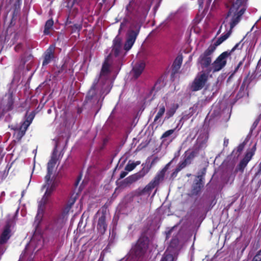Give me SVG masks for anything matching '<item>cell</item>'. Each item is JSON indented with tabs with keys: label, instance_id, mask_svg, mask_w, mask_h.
Wrapping results in <instances>:
<instances>
[{
	"label": "cell",
	"instance_id": "9",
	"mask_svg": "<svg viewBox=\"0 0 261 261\" xmlns=\"http://www.w3.org/2000/svg\"><path fill=\"white\" fill-rule=\"evenodd\" d=\"M245 9L243 8L241 10H240L239 12H237V14L235 15L234 17H233L232 20L230 24V29H231L230 30H232V29H233L239 23L243 15L245 13Z\"/></svg>",
	"mask_w": 261,
	"mask_h": 261
},
{
	"label": "cell",
	"instance_id": "4",
	"mask_svg": "<svg viewBox=\"0 0 261 261\" xmlns=\"http://www.w3.org/2000/svg\"><path fill=\"white\" fill-rule=\"evenodd\" d=\"M136 36L137 33L134 31H131L129 33L128 36L124 45V50L125 51H128L131 49L133 44L135 43Z\"/></svg>",
	"mask_w": 261,
	"mask_h": 261
},
{
	"label": "cell",
	"instance_id": "7",
	"mask_svg": "<svg viewBox=\"0 0 261 261\" xmlns=\"http://www.w3.org/2000/svg\"><path fill=\"white\" fill-rule=\"evenodd\" d=\"M167 169L165 168L163 170H162L160 174H159L157 176L154 180H153L152 182H151L149 185H147V186L145 187V188L144 189V191L145 192H147L148 191L152 189L155 186H156L157 184H158L160 181L162 180L163 178L164 175H165V171Z\"/></svg>",
	"mask_w": 261,
	"mask_h": 261
},
{
	"label": "cell",
	"instance_id": "17",
	"mask_svg": "<svg viewBox=\"0 0 261 261\" xmlns=\"http://www.w3.org/2000/svg\"><path fill=\"white\" fill-rule=\"evenodd\" d=\"M226 60L223 61L218 64H216V65L214 68V72H217V71H221L226 66Z\"/></svg>",
	"mask_w": 261,
	"mask_h": 261
},
{
	"label": "cell",
	"instance_id": "27",
	"mask_svg": "<svg viewBox=\"0 0 261 261\" xmlns=\"http://www.w3.org/2000/svg\"><path fill=\"white\" fill-rule=\"evenodd\" d=\"M127 175V172H123V174H121L120 178H123V177H125Z\"/></svg>",
	"mask_w": 261,
	"mask_h": 261
},
{
	"label": "cell",
	"instance_id": "26",
	"mask_svg": "<svg viewBox=\"0 0 261 261\" xmlns=\"http://www.w3.org/2000/svg\"><path fill=\"white\" fill-rule=\"evenodd\" d=\"M261 259V252L259 251L258 253V254L256 255V256H254L253 261H260Z\"/></svg>",
	"mask_w": 261,
	"mask_h": 261
},
{
	"label": "cell",
	"instance_id": "16",
	"mask_svg": "<svg viewBox=\"0 0 261 261\" xmlns=\"http://www.w3.org/2000/svg\"><path fill=\"white\" fill-rule=\"evenodd\" d=\"M54 24V22L53 20L51 19L47 20V22H46L45 26H44V34H47L49 33V30L51 29V28L52 27Z\"/></svg>",
	"mask_w": 261,
	"mask_h": 261
},
{
	"label": "cell",
	"instance_id": "6",
	"mask_svg": "<svg viewBox=\"0 0 261 261\" xmlns=\"http://www.w3.org/2000/svg\"><path fill=\"white\" fill-rule=\"evenodd\" d=\"M34 117H35V113H32L29 115L27 120H26L23 123V125H22V126L20 128V131L19 132V138H21L24 135L26 131H27V129L30 126L31 123H32Z\"/></svg>",
	"mask_w": 261,
	"mask_h": 261
},
{
	"label": "cell",
	"instance_id": "5",
	"mask_svg": "<svg viewBox=\"0 0 261 261\" xmlns=\"http://www.w3.org/2000/svg\"><path fill=\"white\" fill-rule=\"evenodd\" d=\"M183 60V57L182 55H179L175 59L174 64H173V66H172V77H174V76H175L179 72L181 66H182Z\"/></svg>",
	"mask_w": 261,
	"mask_h": 261
},
{
	"label": "cell",
	"instance_id": "28",
	"mask_svg": "<svg viewBox=\"0 0 261 261\" xmlns=\"http://www.w3.org/2000/svg\"><path fill=\"white\" fill-rule=\"evenodd\" d=\"M214 50H215V47H213V48L212 49V50H212L213 52V51H214ZM212 53V52H210V53H209V55H210V54H211Z\"/></svg>",
	"mask_w": 261,
	"mask_h": 261
},
{
	"label": "cell",
	"instance_id": "10",
	"mask_svg": "<svg viewBox=\"0 0 261 261\" xmlns=\"http://www.w3.org/2000/svg\"><path fill=\"white\" fill-rule=\"evenodd\" d=\"M54 46H51L49 47L47 51L44 54V60H43V66H46L51 62L53 58V52H54Z\"/></svg>",
	"mask_w": 261,
	"mask_h": 261
},
{
	"label": "cell",
	"instance_id": "24",
	"mask_svg": "<svg viewBox=\"0 0 261 261\" xmlns=\"http://www.w3.org/2000/svg\"><path fill=\"white\" fill-rule=\"evenodd\" d=\"M174 256L171 254H167L162 261H174Z\"/></svg>",
	"mask_w": 261,
	"mask_h": 261
},
{
	"label": "cell",
	"instance_id": "25",
	"mask_svg": "<svg viewBox=\"0 0 261 261\" xmlns=\"http://www.w3.org/2000/svg\"><path fill=\"white\" fill-rule=\"evenodd\" d=\"M174 130H168V131H167L163 135H162V138H166V137H167L169 136L170 135H171L172 133H174Z\"/></svg>",
	"mask_w": 261,
	"mask_h": 261
},
{
	"label": "cell",
	"instance_id": "23",
	"mask_svg": "<svg viewBox=\"0 0 261 261\" xmlns=\"http://www.w3.org/2000/svg\"><path fill=\"white\" fill-rule=\"evenodd\" d=\"M211 63V58L210 57L206 58L204 60V63H203V66L205 68H207L209 67Z\"/></svg>",
	"mask_w": 261,
	"mask_h": 261
},
{
	"label": "cell",
	"instance_id": "11",
	"mask_svg": "<svg viewBox=\"0 0 261 261\" xmlns=\"http://www.w3.org/2000/svg\"><path fill=\"white\" fill-rule=\"evenodd\" d=\"M148 240L147 238L145 237L143 238V239L141 241H140L139 243L137 245V248H136V253H142L143 251L145 250V249H147V246H148Z\"/></svg>",
	"mask_w": 261,
	"mask_h": 261
},
{
	"label": "cell",
	"instance_id": "14",
	"mask_svg": "<svg viewBox=\"0 0 261 261\" xmlns=\"http://www.w3.org/2000/svg\"><path fill=\"white\" fill-rule=\"evenodd\" d=\"M231 34H232V30H229V31L227 32V33H226L224 35L220 37L216 42L215 44V47H217V46L220 45L221 44H223L224 41H226V39L229 38V37L230 36Z\"/></svg>",
	"mask_w": 261,
	"mask_h": 261
},
{
	"label": "cell",
	"instance_id": "15",
	"mask_svg": "<svg viewBox=\"0 0 261 261\" xmlns=\"http://www.w3.org/2000/svg\"><path fill=\"white\" fill-rule=\"evenodd\" d=\"M242 2V1H236V2H235V3L234 4L233 6L232 7V9H231V10L229 11V12L228 15H229V16H230V15H232V14L236 13V12L237 11V10L238 9V8H239L240 6H241Z\"/></svg>",
	"mask_w": 261,
	"mask_h": 261
},
{
	"label": "cell",
	"instance_id": "12",
	"mask_svg": "<svg viewBox=\"0 0 261 261\" xmlns=\"http://www.w3.org/2000/svg\"><path fill=\"white\" fill-rule=\"evenodd\" d=\"M11 235V230L9 227H7L4 230L0 237V244H5L8 240Z\"/></svg>",
	"mask_w": 261,
	"mask_h": 261
},
{
	"label": "cell",
	"instance_id": "19",
	"mask_svg": "<svg viewBox=\"0 0 261 261\" xmlns=\"http://www.w3.org/2000/svg\"><path fill=\"white\" fill-rule=\"evenodd\" d=\"M121 41H118L117 42L116 44V47L114 50V56L115 57H117L120 55V47H121Z\"/></svg>",
	"mask_w": 261,
	"mask_h": 261
},
{
	"label": "cell",
	"instance_id": "18",
	"mask_svg": "<svg viewBox=\"0 0 261 261\" xmlns=\"http://www.w3.org/2000/svg\"><path fill=\"white\" fill-rule=\"evenodd\" d=\"M227 55H228V53H227V52H225L221 54L217 58V59H216V60L215 61V62H214V64H218L219 63H220L221 62H222L223 61H224V59L226 58V57H227Z\"/></svg>",
	"mask_w": 261,
	"mask_h": 261
},
{
	"label": "cell",
	"instance_id": "1",
	"mask_svg": "<svg viewBox=\"0 0 261 261\" xmlns=\"http://www.w3.org/2000/svg\"><path fill=\"white\" fill-rule=\"evenodd\" d=\"M205 173V170H202L201 172V174H199L194 181L191 190V194L192 196H197L203 188L205 184L204 179Z\"/></svg>",
	"mask_w": 261,
	"mask_h": 261
},
{
	"label": "cell",
	"instance_id": "2",
	"mask_svg": "<svg viewBox=\"0 0 261 261\" xmlns=\"http://www.w3.org/2000/svg\"><path fill=\"white\" fill-rule=\"evenodd\" d=\"M208 74L206 73H202L200 74L199 77L196 79L192 84V90L193 91H198L201 90L204 88L208 80Z\"/></svg>",
	"mask_w": 261,
	"mask_h": 261
},
{
	"label": "cell",
	"instance_id": "21",
	"mask_svg": "<svg viewBox=\"0 0 261 261\" xmlns=\"http://www.w3.org/2000/svg\"><path fill=\"white\" fill-rule=\"evenodd\" d=\"M165 109L164 107H162V108H160V110L159 111L158 113H157V115L155 117V121H157L159 118H161L162 115L164 114V113H165Z\"/></svg>",
	"mask_w": 261,
	"mask_h": 261
},
{
	"label": "cell",
	"instance_id": "8",
	"mask_svg": "<svg viewBox=\"0 0 261 261\" xmlns=\"http://www.w3.org/2000/svg\"><path fill=\"white\" fill-rule=\"evenodd\" d=\"M145 63L144 61H140L135 66L133 69L134 77L135 79H138L139 77L141 74L144 69L145 68Z\"/></svg>",
	"mask_w": 261,
	"mask_h": 261
},
{
	"label": "cell",
	"instance_id": "20",
	"mask_svg": "<svg viewBox=\"0 0 261 261\" xmlns=\"http://www.w3.org/2000/svg\"><path fill=\"white\" fill-rule=\"evenodd\" d=\"M140 163V162H135V163H132L126 166V170L128 171H131L133 169L136 167Z\"/></svg>",
	"mask_w": 261,
	"mask_h": 261
},
{
	"label": "cell",
	"instance_id": "22",
	"mask_svg": "<svg viewBox=\"0 0 261 261\" xmlns=\"http://www.w3.org/2000/svg\"><path fill=\"white\" fill-rule=\"evenodd\" d=\"M109 69L110 64H109V63L106 61L105 62V64H104L103 69H102L103 74H107L108 73V71H109Z\"/></svg>",
	"mask_w": 261,
	"mask_h": 261
},
{
	"label": "cell",
	"instance_id": "3",
	"mask_svg": "<svg viewBox=\"0 0 261 261\" xmlns=\"http://www.w3.org/2000/svg\"><path fill=\"white\" fill-rule=\"evenodd\" d=\"M255 150H256V148H253L251 150H250L246 153L244 158L241 160L239 166V169L240 171H242L244 170V168L246 167L248 163L251 160L253 156L254 155Z\"/></svg>",
	"mask_w": 261,
	"mask_h": 261
},
{
	"label": "cell",
	"instance_id": "13",
	"mask_svg": "<svg viewBox=\"0 0 261 261\" xmlns=\"http://www.w3.org/2000/svg\"><path fill=\"white\" fill-rule=\"evenodd\" d=\"M194 157V154L193 153H191L190 155L188 157H187V158H186L185 159L184 161L182 162V163L180 165H179V167H178V168L176 169L175 172H174V175L177 174L179 171L182 170V169L185 167L186 166L187 164H188L191 161H192V159Z\"/></svg>",
	"mask_w": 261,
	"mask_h": 261
}]
</instances>
